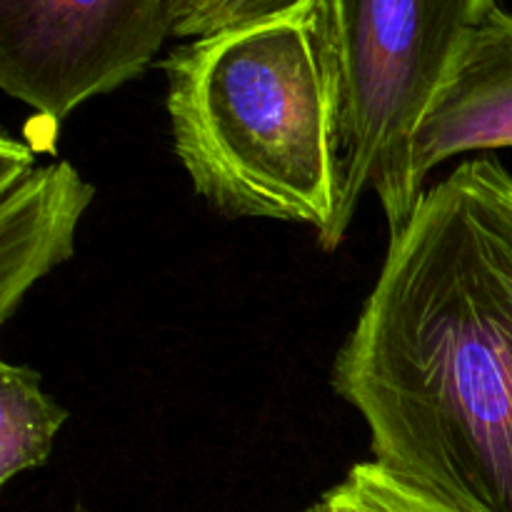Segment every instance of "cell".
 Returning <instances> with one entry per match:
<instances>
[{
  "label": "cell",
  "instance_id": "30bf717a",
  "mask_svg": "<svg viewBox=\"0 0 512 512\" xmlns=\"http://www.w3.org/2000/svg\"><path fill=\"white\" fill-rule=\"evenodd\" d=\"M33 165H35V158H33V150H30L28 145L10 138L8 133L0 138V185L20 178V175L28 173Z\"/></svg>",
  "mask_w": 512,
  "mask_h": 512
},
{
  "label": "cell",
  "instance_id": "8fae6325",
  "mask_svg": "<svg viewBox=\"0 0 512 512\" xmlns=\"http://www.w3.org/2000/svg\"><path fill=\"white\" fill-rule=\"evenodd\" d=\"M305 512H335V510H330L328 505H325L323 500H320V503H315L313 508H308V510H305Z\"/></svg>",
  "mask_w": 512,
  "mask_h": 512
},
{
  "label": "cell",
  "instance_id": "ba28073f",
  "mask_svg": "<svg viewBox=\"0 0 512 512\" xmlns=\"http://www.w3.org/2000/svg\"><path fill=\"white\" fill-rule=\"evenodd\" d=\"M323 503L335 512H458L395 478L375 460L353 465L343 483L323 495Z\"/></svg>",
  "mask_w": 512,
  "mask_h": 512
},
{
  "label": "cell",
  "instance_id": "8992f818",
  "mask_svg": "<svg viewBox=\"0 0 512 512\" xmlns=\"http://www.w3.org/2000/svg\"><path fill=\"white\" fill-rule=\"evenodd\" d=\"M95 188L65 160L33 165L0 185V323L40 278L70 260Z\"/></svg>",
  "mask_w": 512,
  "mask_h": 512
},
{
  "label": "cell",
  "instance_id": "7c38bea8",
  "mask_svg": "<svg viewBox=\"0 0 512 512\" xmlns=\"http://www.w3.org/2000/svg\"><path fill=\"white\" fill-rule=\"evenodd\" d=\"M73 512H90L88 508H83V505H75V510Z\"/></svg>",
  "mask_w": 512,
  "mask_h": 512
},
{
  "label": "cell",
  "instance_id": "52a82bcc",
  "mask_svg": "<svg viewBox=\"0 0 512 512\" xmlns=\"http://www.w3.org/2000/svg\"><path fill=\"white\" fill-rule=\"evenodd\" d=\"M68 410L43 393L28 365L0 363V485L48 463Z\"/></svg>",
  "mask_w": 512,
  "mask_h": 512
},
{
  "label": "cell",
  "instance_id": "277c9868",
  "mask_svg": "<svg viewBox=\"0 0 512 512\" xmlns=\"http://www.w3.org/2000/svg\"><path fill=\"white\" fill-rule=\"evenodd\" d=\"M170 35V0H0V88L58 125L145 73Z\"/></svg>",
  "mask_w": 512,
  "mask_h": 512
},
{
  "label": "cell",
  "instance_id": "5b68a950",
  "mask_svg": "<svg viewBox=\"0 0 512 512\" xmlns=\"http://www.w3.org/2000/svg\"><path fill=\"white\" fill-rule=\"evenodd\" d=\"M512 148V13L495 5L420 118L410 143V178L425 180L455 155Z\"/></svg>",
  "mask_w": 512,
  "mask_h": 512
},
{
  "label": "cell",
  "instance_id": "7a4b0ae2",
  "mask_svg": "<svg viewBox=\"0 0 512 512\" xmlns=\"http://www.w3.org/2000/svg\"><path fill=\"white\" fill-rule=\"evenodd\" d=\"M160 68L175 155L210 208L310 225L325 250L343 243L335 0L185 40Z\"/></svg>",
  "mask_w": 512,
  "mask_h": 512
},
{
  "label": "cell",
  "instance_id": "6da1fadb",
  "mask_svg": "<svg viewBox=\"0 0 512 512\" xmlns=\"http://www.w3.org/2000/svg\"><path fill=\"white\" fill-rule=\"evenodd\" d=\"M333 388L388 473L458 512H512V175L475 158L390 233Z\"/></svg>",
  "mask_w": 512,
  "mask_h": 512
},
{
  "label": "cell",
  "instance_id": "9c48e42d",
  "mask_svg": "<svg viewBox=\"0 0 512 512\" xmlns=\"http://www.w3.org/2000/svg\"><path fill=\"white\" fill-rule=\"evenodd\" d=\"M300 0H170L173 38H203L248 20L265 18Z\"/></svg>",
  "mask_w": 512,
  "mask_h": 512
},
{
  "label": "cell",
  "instance_id": "3957f363",
  "mask_svg": "<svg viewBox=\"0 0 512 512\" xmlns=\"http://www.w3.org/2000/svg\"><path fill=\"white\" fill-rule=\"evenodd\" d=\"M495 0H335L343 53V213L348 233L365 190L380 200L390 233L423 193L410 178L420 118Z\"/></svg>",
  "mask_w": 512,
  "mask_h": 512
}]
</instances>
